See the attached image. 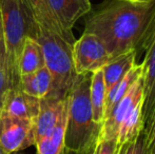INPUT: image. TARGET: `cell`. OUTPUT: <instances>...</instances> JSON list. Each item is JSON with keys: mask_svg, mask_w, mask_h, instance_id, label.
Returning <instances> with one entry per match:
<instances>
[{"mask_svg": "<svg viewBox=\"0 0 155 154\" xmlns=\"http://www.w3.org/2000/svg\"><path fill=\"white\" fill-rule=\"evenodd\" d=\"M67 103L68 96L62 100L41 99L40 111L35 119V145L51 133Z\"/></svg>", "mask_w": 155, "mask_h": 154, "instance_id": "cell-12", "label": "cell"}, {"mask_svg": "<svg viewBox=\"0 0 155 154\" xmlns=\"http://www.w3.org/2000/svg\"><path fill=\"white\" fill-rule=\"evenodd\" d=\"M143 74V69L140 64H135L124 78L119 82L118 84L114 87L110 92L107 94V101H106V114H104V119L107 116L112 112V110L115 108V106L124 98L127 95V93L130 91L132 86L135 84L137 79Z\"/></svg>", "mask_w": 155, "mask_h": 154, "instance_id": "cell-19", "label": "cell"}, {"mask_svg": "<svg viewBox=\"0 0 155 154\" xmlns=\"http://www.w3.org/2000/svg\"><path fill=\"white\" fill-rule=\"evenodd\" d=\"M69 101V99H68ZM68 116V103L63 108L57 123L52 132L45 138L39 140L35 147L37 149L36 154H65L64 147V131Z\"/></svg>", "mask_w": 155, "mask_h": 154, "instance_id": "cell-15", "label": "cell"}, {"mask_svg": "<svg viewBox=\"0 0 155 154\" xmlns=\"http://www.w3.org/2000/svg\"><path fill=\"white\" fill-rule=\"evenodd\" d=\"M2 25V18H1V11H0V28H1Z\"/></svg>", "mask_w": 155, "mask_h": 154, "instance_id": "cell-28", "label": "cell"}, {"mask_svg": "<svg viewBox=\"0 0 155 154\" xmlns=\"http://www.w3.org/2000/svg\"><path fill=\"white\" fill-rule=\"evenodd\" d=\"M73 59L77 75L92 74L111 61L102 41L94 34L86 32L74 42Z\"/></svg>", "mask_w": 155, "mask_h": 154, "instance_id": "cell-6", "label": "cell"}, {"mask_svg": "<svg viewBox=\"0 0 155 154\" xmlns=\"http://www.w3.org/2000/svg\"><path fill=\"white\" fill-rule=\"evenodd\" d=\"M0 154H8V153H6L5 151H4L3 149H2V147L0 146Z\"/></svg>", "mask_w": 155, "mask_h": 154, "instance_id": "cell-27", "label": "cell"}, {"mask_svg": "<svg viewBox=\"0 0 155 154\" xmlns=\"http://www.w3.org/2000/svg\"><path fill=\"white\" fill-rule=\"evenodd\" d=\"M143 100V74L135 81L127 95L115 106L110 114L104 119L100 132V139H116L118 130L124 116L133 107Z\"/></svg>", "mask_w": 155, "mask_h": 154, "instance_id": "cell-8", "label": "cell"}, {"mask_svg": "<svg viewBox=\"0 0 155 154\" xmlns=\"http://www.w3.org/2000/svg\"><path fill=\"white\" fill-rule=\"evenodd\" d=\"M25 4L31 11L34 21L39 28L50 33L59 35L60 37L74 44L76 39L73 33H69L61 27L55 17L50 4V0H25Z\"/></svg>", "mask_w": 155, "mask_h": 154, "instance_id": "cell-9", "label": "cell"}, {"mask_svg": "<svg viewBox=\"0 0 155 154\" xmlns=\"http://www.w3.org/2000/svg\"><path fill=\"white\" fill-rule=\"evenodd\" d=\"M117 154H148L143 131H141L134 139L119 146Z\"/></svg>", "mask_w": 155, "mask_h": 154, "instance_id": "cell-21", "label": "cell"}, {"mask_svg": "<svg viewBox=\"0 0 155 154\" xmlns=\"http://www.w3.org/2000/svg\"><path fill=\"white\" fill-rule=\"evenodd\" d=\"M50 4L57 20L69 33L77 20L92 10L91 0H50Z\"/></svg>", "mask_w": 155, "mask_h": 154, "instance_id": "cell-11", "label": "cell"}, {"mask_svg": "<svg viewBox=\"0 0 155 154\" xmlns=\"http://www.w3.org/2000/svg\"><path fill=\"white\" fill-rule=\"evenodd\" d=\"M98 145H99V139L94 142L91 146H89L84 150L78 151V152H70V151H67L65 154H98Z\"/></svg>", "mask_w": 155, "mask_h": 154, "instance_id": "cell-24", "label": "cell"}, {"mask_svg": "<svg viewBox=\"0 0 155 154\" xmlns=\"http://www.w3.org/2000/svg\"><path fill=\"white\" fill-rule=\"evenodd\" d=\"M90 86L91 74H80L68 95L64 147L70 152L84 150L100 138L101 126L93 120Z\"/></svg>", "mask_w": 155, "mask_h": 154, "instance_id": "cell-3", "label": "cell"}, {"mask_svg": "<svg viewBox=\"0 0 155 154\" xmlns=\"http://www.w3.org/2000/svg\"><path fill=\"white\" fill-rule=\"evenodd\" d=\"M154 113H155V112H154ZM153 115H154V114H153ZM151 118H152V117H151Z\"/></svg>", "mask_w": 155, "mask_h": 154, "instance_id": "cell-29", "label": "cell"}, {"mask_svg": "<svg viewBox=\"0 0 155 154\" xmlns=\"http://www.w3.org/2000/svg\"><path fill=\"white\" fill-rule=\"evenodd\" d=\"M143 131V101L137 103L124 116L118 130L117 146L134 139Z\"/></svg>", "mask_w": 155, "mask_h": 154, "instance_id": "cell-18", "label": "cell"}, {"mask_svg": "<svg viewBox=\"0 0 155 154\" xmlns=\"http://www.w3.org/2000/svg\"><path fill=\"white\" fill-rule=\"evenodd\" d=\"M148 154H155V113L143 127Z\"/></svg>", "mask_w": 155, "mask_h": 154, "instance_id": "cell-22", "label": "cell"}, {"mask_svg": "<svg viewBox=\"0 0 155 154\" xmlns=\"http://www.w3.org/2000/svg\"><path fill=\"white\" fill-rule=\"evenodd\" d=\"M118 146L116 139H100L98 145V154H117Z\"/></svg>", "mask_w": 155, "mask_h": 154, "instance_id": "cell-23", "label": "cell"}, {"mask_svg": "<svg viewBox=\"0 0 155 154\" xmlns=\"http://www.w3.org/2000/svg\"><path fill=\"white\" fill-rule=\"evenodd\" d=\"M5 93H1L0 94V116H1V113H2V110H3V105H4V99H5Z\"/></svg>", "mask_w": 155, "mask_h": 154, "instance_id": "cell-26", "label": "cell"}, {"mask_svg": "<svg viewBox=\"0 0 155 154\" xmlns=\"http://www.w3.org/2000/svg\"><path fill=\"white\" fill-rule=\"evenodd\" d=\"M0 146L8 154L35 146V120L15 117L2 111Z\"/></svg>", "mask_w": 155, "mask_h": 154, "instance_id": "cell-7", "label": "cell"}, {"mask_svg": "<svg viewBox=\"0 0 155 154\" xmlns=\"http://www.w3.org/2000/svg\"><path fill=\"white\" fill-rule=\"evenodd\" d=\"M8 90V62L5 41L3 36V27L0 28V94Z\"/></svg>", "mask_w": 155, "mask_h": 154, "instance_id": "cell-20", "label": "cell"}, {"mask_svg": "<svg viewBox=\"0 0 155 154\" xmlns=\"http://www.w3.org/2000/svg\"><path fill=\"white\" fill-rule=\"evenodd\" d=\"M36 40L41 45L45 68L52 76V92L45 99L62 100L69 95L77 73L73 59V44L59 35L39 28Z\"/></svg>", "mask_w": 155, "mask_h": 154, "instance_id": "cell-4", "label": "cell"}, {"mask_svg": "<svg viewBox=\"0 0 155 154\" xmlns=\"http://www.w3.org/2000/svg\"><path fill=\"white\" fill-rule=\"evenodd\" d=\"M3 36L8 62V90H20V57L25 39H36L35 23L25 0H0Z\"/></svg>", "mask_w": 155, "mask_h": 154, "instance_id": "cell-2", "label": "cell"}, {"mask_svg": "<svg viewBox=\"0 0 155 154\" xmlns=\"http://www.w3.org/2000/svg\"><path fill=\"white\" fill-rule=\"evenodd\" d=\"M129 1L131 3H135V4H147V3H151V2L155 1V0H126Z\"/></svg>", "mask_w": 155, "mask_h": 154, "instance_id": "cell-25", "label": "cell"}, {"mask_svg": "<svg viewBox=\"0 0 155 154\" xmlns=\"http://www.w3.org/2000/svg\"><path fill=\"white\" fill-rule=\"evenodd\" d=\"M90 100L94 123L102 127V123L104 121L107 101V90L102 70H98L91 74Z\"/></svg>", "mask_w": 155, "mask_h": 154, "instance_id": "cell-16", "label": "cell"}, {"mask_svg": "<svg viewBox=\"0 0 155 154\" xmlns=\"http://www.w3.org/2000/svg\"><path fill=\"white\" fill-rule=\"evenodd\" d=\"M40 105L41 99L31 96L23 91L8 90L2 111L15 117L35 120L40 111Z\"/></svg>", "mask_w": 155, "mask_h": 154, "instance_id": "cell-10", "label": "cell"}, {"mask_svg": "<svg viewBox=\"0 0 155 154\" xmlns=\"http://www.w3.org/2000/svg\"><path fill=\"white\" fill-rule=\"evenodd\" d=\"M145 53L143 62V127L151 119L155 112V13L137 50L138 54Z\"/></svg>", "mask_w": 155, "mask_h": 154, "instance_id": "cell-5", "label": "cell"}, {"mask_svg": "<svg viewBox=\"0 0 155 154\" xmlns=\"http://www.w3.org/2000/svg\"><path fill=\"white\" fill-rule=\"evenodd\" d=\"M52 76L45 67L20 78V90L31 96L45 99L52 92Z\"/></svg>", "mask_w": 155, "mask_h": 154, "instance_id": "cell-14", "label": "cell"}, {"mask_svg": "<svg viewBox=\"0 0 155 154\" xmlns=\"http://www.w3.org/2000/svg\"><path fill=\"white\" fill-rule=\"evenodd\" d=\"M136 52H128V53H124L109 61L101 69L104 84H106L107 94L116 84H118L124 78V76L128 74L129 71L136 64Z\"/></svg>", "mask_w": 155, "mask_h": 154, "instance_id": "cell-13", "label": "cell"}, {"mask_svg": "<svg viewBox=\"0 0 155 154\" xmlns=\"http://www.w3.org/2000/svg\"><path fill=\"white\" fill-rule=\"evenodd\" d=\"M155 13V1L135 4L111 0L86 20L84 32L96 35L106 47L111 60L137 50Z\"/></svg>", "mask_w": 155, "mask_h": 154, "instance_id": "cell-1", "label": "cell"}, {"mask_svg": "<svg viewBox=\"0 0 155 154\" xmlns=\"http://www.w3.org/2000/svg\"><path fill=\"white\" fill-rule=\"evenodd\" d=\"M45 67L41 45L36 39L28 37L20 57V75H27Z\"/></svg>", "mask_w": 155, "mask_h": 154, "instance_id": "cell-17", "label": "cell"}]
</instances>
